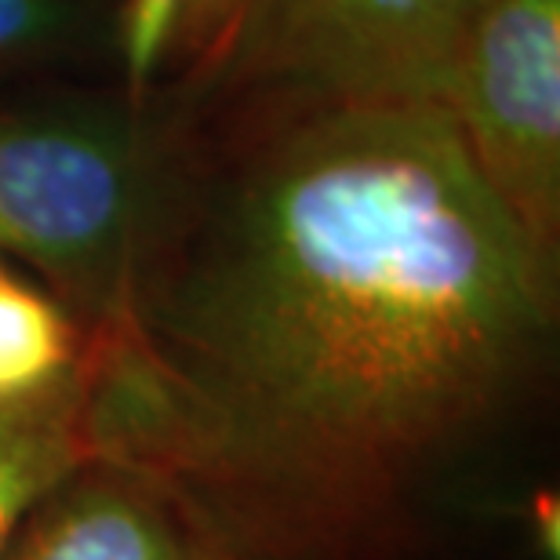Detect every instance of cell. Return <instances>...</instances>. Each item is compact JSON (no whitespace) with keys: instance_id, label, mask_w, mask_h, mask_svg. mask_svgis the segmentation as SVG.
I'll return each instance as SVG.
<instances>
[{"instance_id":"2","label":"cell","mask_w":560,"mask_h":560,"mask_svg":"<svg viewBox=\"0 0 560 560\" xmlns=\"http://www.w3.org/2000/svg\"><path fill=\"white\" fill-rule=\"evenodd\" d=\"M183 125L142 98L0 103V252L30 262L84 335L128 299Z\"/></svg>"},{"instance_id":"8","label":"cell","mask_w":560,"mask_h":560,"mask_svg":"<svg viewBox=\"0 0 560 560\" xmlns=\"http://www.w3.org/2000/svg\"><path fill=\"white\" fill-rule=\"evenodd\" d=\"M98 26L95 0H0V81L73 59L92 48Z\"/></svg>"},{"instance_id":"5","label":"cell","mask_w":560,"mask_h":560,"mask_svg":"<svg viewBox=\"0 0 560 560\" xmlns=\"http://www.w3.org/2000/svg\"><path fill=\"white\" fill-rule=\"evenodd\" d=\"M230 542L142 466L92 458L51 488L0 560H215Z\"/></svg>"},{"instance_id":"6","label":"cell","mask_w":560,"mask_h":560,"mask_svg":"<svg viewBox=\"0 0 560 560\" xmlns=\"http://www.w3.org/2000/svg\"><path fill=\"white\" fill-rule=\"evenodd\" d=\"M92 458H98V444L84 364L51 394L0 408V557L30 510Z\"/></svg>"},{"instance_id":"10","label":"cell","mask_w":560,"mask_h":560,"mask_svg":"<svg viewBox=\"0 0 560 560\" xmlns=\"http://www.w3.org/2000/svg\"><path fill=\"white\" fill-rule=\"evenodd\" d=\"M215 560H262V557H252V553H241V550H233V546H230V550H222Z\"/></svg>"},{"instance_id":"4","label":"cell","mask_w":560,"mask_h":560,"mask_svg":"<svg viewBox=\"0 0 560 560\" xmlns=\"http://www.w3.org/2000/svg\"><path fill=\"white\" fill-rule=\"evenodd\" d=\"M441 109L546 259L560 248V0H485L447 70Z\"/></svg>"},{"instance_id":"3","label":"cell","mask_w":560,"mask_h":560,"mask_svg":"<svg viewBox=\"0 0 560 560\" xmlns=\"http://www.w3.org/2000/svg\"><path fill=\"white\" fill-rule=\"evenodd\" d=\"M485 0H237L205 51L208 98L280 109L436 103Z\"/></svg>"},{"instance_id":"9","label":"cell","mask_w":560,"mask_h":560,"mask_svg":"<svg viewBox=\"0 0 560 560\" xmlns=\"http://www.w3.org/2000/svg\"><path fill=\"white\" fill-rule=\"evenodd\" d=\"M532 539H535V553L539 560H557L560 553V506L553 495H539L532 499Z\"/></svg>"},{"instance_id":"7","label":"cell","mask_w":560,"mask_h":560,"mask_svg":"<svg viewBox=\"0 0 560 560\" xmlns=\"http://www.w3.org/2000/svg\"><path fill=\"white\" fill-rule=\"evenodd\" d=\"M81 353L84 328L59 299L0 273V408L51 394Z\"/></svg>"},{"instance_id":"1","label":"cell","mask_w":560,"mask_h":560,"mask_svg":"<svg viewBox=\"0 0 560 560\" xmlns=\"http://www.w3.org/2000/svg\"><path fill=\"white\" fill-rule=\"evenodd\" d=\"M557 262L436 103L262 109L178 139L128 299L84 335L98 458L178 488L233 550L375 560L517 416Z\"/></svg>"}]
</instances>
